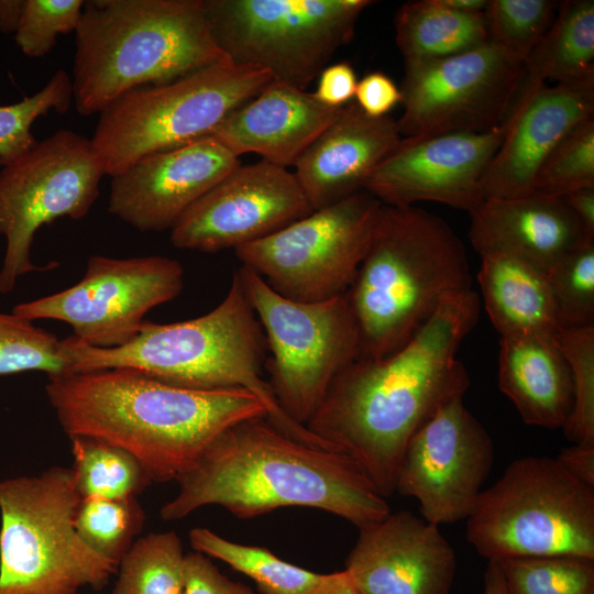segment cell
Returning a JSON list of instances; mask_svg holds the SVG:
<instances>
[{"label": "cell", "instance_id": "6da1fadb", "mask_svg": "<svg viewBox=\"0 0 594 594\" xmlns=\"http://www.w3.org/2000/svg\"><path fill=\"white\" fill-rule=\"evenodd\" d=\"M480 308L472 288L448 296L404 346L383 358H359L339 373L306 424L355 462L383 497L396 493L414 435L468 391L469 374L457 354Z\"/></svg>", "mask_w": 594, "mask_h": 594}, {"label": "cell", "instance_id": "7a4b0ae2", "mask_svg": "<svg viewBox=\"0 0 594 594\" xmlns=\"http://www.w3.org/2000/svg\"><path fill=\"white\" fill-rule=\"evenodd\" d=\"M176 482L177 494L160 510L166 521L208 505L241 519L298 506L328 512L361 529L391 513L355 462L288 437L264 416L224 429Z\"/></svg>", "mask_w": 594, "mask_h": 594}, {"label": "cell", "instance_id": "3957f363", "mask_svg": "<svg viewBox=\"0 0 594 594\" xmlns=\"http://www.w3.org/2000/svg\"><path fill=\"white\" fill-rule=\"evenodd\" d=\"M45 392L64 432L131 452L153 483L177 480L230 426L266 417L242 388L204 391L166 384L130 369L48 377Z\"/></svg>", "mask_w": 594, "mask_h": 594}, {"label": "cell", "instance_id": "277c9868", "mask_svg": "<svg viewBox=\"0 0 594 594\" xmlns=\"http://www.w3.org/2000/svg\"><path fill=\"white\" fill-rule=\"evenodd\" d=\"M62 352L70 373L130 369L179 387L246 389L264 404L267 420L278 430L333 451L283 413L263 378L266 339L238 271L221 302L200 317L172 323L144 321L133 340L117 348L90 346L70 336L62 340Z\"/></svg>", "mask_w": 594, "mask_h": 594}, {"label": "cell", "instance_id": "5b68a950", "mask_svg": "<svg viewBox=\"0 0 594 594\" xmlns=\"http://www.w3.org/2000/svg\"><path fill=\"white\" fill-rule=\"evenodd\" d=\"M226 59L211 36L205 0L85 1L75 31L73 101L82 116L100 113L130 90Z\"/></svg>", "mask_w": 594, "mask_h": 594}, {"label": "cell", "instance_id": "8992f818", "mask_svg": "<svg viewBox=\"0 0 594 594\" xmlns=\"http://www.w3.org/2000/svg\"><path fill=\"white\" fill-rule=\"evenodd\" d=\"M472 288L464 245L439 216L382 206L370 245L346 292L360 358L404 346L448 296Z\"/></svg>", "mask_w": 594, "mask_h": 594}, {"label": "cell", "instance_id": "52a82bcc", "mask_svg": "<svg viewBox=\"0 0 594 594\" xmlns=\"http://www.w3.org/2000/svg\"><path fill=\"white\" fill-rule=\"evenodd\" d=\"M80 499L70 468L0 481V594H76L108 583L118 566L74 527Z\"/></svg>", "mask_w": 594, "mask_h": 594}, {"label": "cell", "instance_id": "ba28073f", "mask_svg": "<svg viewBox=\"0 0 594 594\" xmlns=\"http://www.w3.org/2000/svg\"><path fill=\"white\" fill-rule=\"evenodd\" d=\"M258 67L229 59L174 81L130 90L100 113L90 139L105 174L205 136L271 80Z\"/></svg>", "mask_w": 594, "mask_h": 594}, {"label": "cell", "instance_id": "9c48e42d", "mask_svg": "<svg viewBox=\"0 0 594 594\" xmlns=\"http://www.w3.org/2000/svg\"><path fill=\"white\" fill-rule=\"evenodd\" d=\"M466 540L487 561L574 556L594 560V487L556 458L514 460L482 491Z\"/></svg>", "mask_w": 594, "mask_h": 594}, {"label": "cell", "instance_id": "30bf717a", "mask_svg": "<svg viewBox=\"0 0 594 594\" xmlns=\"http://www.w3.org/2000/svg\"><path fill=\"white\" fill-rule=\"evenodd\" d=\"M370 0H205L217 46L234 64L306 90L354 34Z\"/></svg>", "mask_w": 594, "mask_h": 594}, {"label": "cell", "instance_id": "8fae6325", "mask_svg": "<svg viewBox=\"0 0 594 594\" xmlns=\"http://www.w3.org/2000/svg\"><path fill=\"white\" fill-rule=\"evenodd\" d=\"M263 328L267 383L278 407L306 427L331 383L360 358V332L346 293L301 302L273 290L252 270H238Z\"/></svg>", "mask_w": 594, "mask_h": 594}, {"label": "cell", "instance_id": "7c38bea8", "mask_svg": "<svg viewBox=\"0 0 594 594\" xmlns=\"http://www.w3.org/2000/svg\"><path fill=\"white\" fill-rule=\"evenodd\" d=\"M91 140L61 129L0 170V235L6 252L0 294L20 277L40 271L31 249L36 231L58 218H85L99 196L105 176Z\"/></svg>", "mask_w": 594, "mask_h": 594}, {"label": "cell", "instance_id": "4fadbf2b", "mask_svg": "<svg viewBox=\"0 0 594 594\" xmlns=\"http://www.w3.org/2000/svg\"><path fill=\"white\" fill-rule=\"evenodd\" d=\"M382 206L371 194L360 191L234 252L242 266L285 298L331 299L351 287Z\"/></svg>", "mask_w": 594, "mask_h": 594}, {"label": "cell", "instance_id": "5bb4252c", "mask_svg": "<svg viewBox=\"0 0 594 594\" xmlns=\"http://www.w3.org/2000/svg\"><path fill=\"white\" fill-rule=\"evenodd\" d=\"M525 63L491 41L451 56L404 62L402 138L484 133L505 128Z\"/></svg>", "mask_w": 594, "mask_h": 594}, {"label": "cell", "instance_id": "9a60e30c", "mask_svg": "<svg viewBox=\"0 0 594 594\" xmlns=\"http://www.w3.org/2000/svg\"><path fill=\"white\" fill-rule=\"evenodd\" d=\"M184 274L183 265L166 256L94 255L78 283L20 302L12 312L31 321L65 322L72 327L73 336L87 345L117 348L138 336L151 309L182 293Z\"/></svg>", "mask_w": 594, "mask_h": 594}, {"label": "cell", "instance_id": "2e32d148", "mask_svg": "<svg viewBox=\"0 0 594 594\" xmlns=\"http://www.w3.org/2000/svg\"><path fill=\"white\" fill-rule=\"evenodd\" d=\"M493 462L490 433L458 397L441 406L411 438L396 492L416 498L421 517L430 524L468 519Z\"/></svg>", "mask_w": 594, "mask_h": 594}, {"label": "cell", "instance_id": "e0dca14e", "mask_svg": "<svg viewBox=\"0 0 594 594\" xmlns=\"http://www.w3.org/2000/svg\"><path fill=\"white\" fill-rule=\"evenodd\" d=\"M314 210L295 174L264 160L239 165L170 229L179 249L216 253L260 241Z\"/></svg>", "mask_w": 594, "mask_h": 594}, {"label": "cell", "instance_id": "ac0fdd59", "mask_svg": "<svg viewBox=\"0 0 594 594\" xmlns=\"http://www.w3.org/2000/svg\"><path fill=\"white\" fill-rule=\"evenodd\" d=\"M504 135L505 128L402 138L373 170L364 191L385 206L405 208L435 201L471 213L484 201L481 180Z\"/></svg>", "mask_w": 594, "mask_h": 594}, {"label": "cell", "instance_id": "d6986e66", "mask_svg": "<svg viewBox=\"0 0 594 594\" xmlns=\"http://www.w3.org/2000/svg\"><path fill=\"white\" fill-rule=\"evenodd\" d=\"M240 164L212 135L147 155L111 176L108 210L142 232L170 230Z\"/></svg>", "mask_w": 594, "mask_h": 594}, {"label": "cell", "instance_id": "ffe728a7", "mask_svg": "<svg viewBox=\"0 0 594 594\" xmlns=\"http://www.w3.org/2000/svg\"><path fill=\"white\" fill-rule=\"evenodd\" d=\"M359 531L344 571L360 594H450L458 561L439 526L398 510Z\"/></svg>", "mask_w": 594, "mask_h": 594}, {"label": "cell", "instance_id": "44dd1931", "mask_svg": "<svg viewBox=\"0 0 594 594\" xmlns=\"http://www.w3.org/2000/svg\"><path fill=\"white\" fill-rule=\"evenodd\" d=\"M592 117L594 80L535 85L524 79L503 141L482 177L483 199L532 194L537 173L549 153L575 125Z\"/></svg>", "mask_w": 594, "mask_h": 594}, {"label": "cell", "instance_id": "7402d4cb", "mask_svg": "<svg viewBox=\"0 0 594 594\" xmlns=\"http://www.w3.org/2000/svg\"><path fill=\"white\" fill-rule=\"evenodd\" d=\"M400 140L397 120L369 117L353 100L306 148L293 173L312 210L321 209L364 191Z\"/></svg>", "mask_w": 594, "mask_h": 594}, {"label": "cell", "instance_id": "603a6c76", "mask_svg": "<svg viewBox=\"0 0 594 594\" xmlns=\"http://www.w3.org/2000/svg\"><path fill=\"white\" fill-rule=\"evenodd\" d=\"M470 216L469 238L480 255H510L544 273L594 239L562 198L537 193L484 200Z\"/></svg>", "mask_w": 594, "mask_h": 594}, {"label": "cell", "instance_id": "cb8c5ba5", "mask_svg": "<svg viewBox=\"0 0 594 594\" xmlns=\"http://www.w3.org/2000/svg\"><path fill=\"white\" fill-rule=\"evenodd\" d=\"M342 108L326 107L312 92L272 79L210 135L238 157L254 153L268 163L288 168Z\"/></svg>", "mask_w": 594, "mask_h": 594}, {"label": "cell", "instance_id": "d4e9b609", "mask_svg": "<svg viewBox=\"0 0 594 594\" xmlns=\"http://www.w3.org/2000/svg\"><path fill=\"white\" fill-rule=\"evenodd\" d=\"M498 386L530 426L562 428L573 408L572 374L557 337L501 338Z\"/></svg>", "mask_w": 594, "mask_h": 594}, {"label": "cell", "instance_id": "484cf974", "mask_svg": "<svg viewBox=\"0 0 594 594\" xmlns=\"http://www.w3.org/2000/svg\"><path fill=\"white\" fill-rule=\"evenodd\" d=\"M481 260L477 282L501 338L557 337L561 327L547 273L506 254L487 253Z\"/></svg>", "mask_w": 594, "mask_h": 594}, {"label": "cell", "instance_id": "4316f807", "mask_svg": "<svg viewBox=\"0 0 594 594\" xmlns=\"http://www.w3.org/2000/svg\"><path fill=\"white\" fill-rule=\"evenodd\" d=\"M529 84H582L594 80V1L559 2L556 15L525 61Z\"/></svg>", "mask_w": 594, "mask_h": 594}, {"label": "cell", "instance_id": "83f0119b", "mask_svg": "<svg viewBox=\"0 0 594 594\" xmlns=\"http://www.w3.org/2000/svg\"><path fill=\"white\" fill-rule=\"evenodd\" d=\"M394 26L404 62L451 56L488 41L485 12L457 11L441 0L403 3L395 13Z\"/></svg>", "mask_w": 594, "mask_h": 594}, {"label": "cell", "instance_id": "f1b7e54d", "mask_svg": "<svg viewBox=\"0 0 594 594\" xmlns=\"http://www.w3.org/2000/svg\"><path fill=\"white\" fill-rule=\"evenodd\" d=\"M189 543L194 551L250 578L261 594H309L324 575L282 560L264 547L234 542L205 527L189 531Z\"/></svg>", "mask_w": 594, "mask_h": 594}, {"label": "cell", "instance_id": "f546056e", "mask_svg": "<svg viewBox=\"0 0 594 594\" xmlns=\"http://www.w3.org/2000/svg\"><path fill=\"white\" fill-rule=\"evenodd\" d=\"M75 487L80 498L136 497L153 483L143 464L125 449L90 436H70Z\"/></svg>", "mask_w": 594, "mask_h": 594}, {"label": "cell", "instance_id": "4dcf8cb0", "mask_svg": "<svg viewBox=\"0 0 594 594\" xmlns=\"http://www.w3.org/2000/svg\"><path fill=\"white\" fill-rule=\"evenodd\" d=\"M185 556L175 531L136 538L118 564L112 594H184Z\"/></svg>", "mask_w": 594, "mask_h": 594}, {"label": "cell", "instance_id": "1f68e13d", "mask_svg": "<svg viewBox=\"0 0 594 594\" xmlns=\"http://www.w3.org/2000/svg\"><path fill=\"white\" fill-rule=\"evenodd\" d=\"M145 519L136 497H88L77 505L74 527L87 547L118 566L142 531Z\"/></svg>", "mask_w": 594, "mask_h": 594}, {"label": "cell", "instance_id": "d6a6232c", "mask_svg": "<svg viewBox=\"0 0 594 594\" xmlns=\"http://www.w3.org/2000/svg\"><path fill=\"white\" fill-rule=\"evenodd\" d=\"M508 594H594V560L574 556L494 561Z\"/></svg>", "mask_w": 594, "mask_h": 594}, {"label": "cell", "instance_id": "836d02e7", "mask_svg": "<svg viewBox=\"0 0 594 594\" xmlns=\"http://www.w3.org/2000/svg\"><path fill=\"white\" fill-rule=\"evenodd\" d=\"M28 371L44 372L48 377L69 374L62 340L31 320L0 312V376Z\"/></svg>", "mask_w": 594, "mask_h": 594}, {"label": "cell", "instance_id": "e575fe53", "mask_svg": "<svg viewBox=\"0 0 594 594\" xmlns=\"http://www.w3.org/2000/svg\"><path fill=\"white\" fill-rule=\"evenodd\" d=\"M73 101L72 77L63 69L55 72L45 86L19 102L0 106V161L2 166L29 152L36 143L34 121L55 110L66 113Z\"/></svg>", "mask_w": 594, "mask_h": 594}, {"label": "cell", "instance_id": "d590c367", "mask_svg": "<svg viewBox=\"0 0 594 594\" xmlns=\"http://www.w3.org/2000/svg\"><path fill=\"white\" fill-rule=\"evenodd\" d=\"M547 275L560 327L594 326V239L565 254Z\"/></svg>", "mask_w": 594, "mask_h": 594}, {"label": "cell", "instance_id": "8d00e7d4", "mask_svg": "<svg viewBox=\"0 0 594 594\" xmlns=\"http://www.w3.org/2000/svg\"><path fill=\"white\" fill-rule=\"evenodd\" d=\"M586 187H594V117L575 125L549 153L534 193L562 198Z\"/></svg>", "mask_w": 594, "mask_h": 594}, {"label": "cell", "instance_id": "74e56055", "mask_svg": "<svg viewBox=\"0 0 594 594\" xmlns=\"http://www.w3.org/2000/svg\"><path fill=\"white\" fill-rule=\"evenodd\" d=\"M558 6L552 0H488V41L525 63L550 26Z\"/></svg>", "mask_w": 594, "mask_h": 594}, {"label": "cell", "instance_id": "f35d334b", "mask_svg": "<svg viewBox=\"0 0 594 594\" xmlns=\"http://www.w3.org/2000/svg\"><path fill=\"white\" fill-rule=\"evenodd\" d=\"M558 344L570 366L574 402L562 427L571 443H594V326L560 328Z\"/></svg>", "mask_w": 594, "mask_h": 594}, {"label": "cell", "instance_id": "ab89813d", "mask_svg": "<svg viewBox=\"0 0 594 594\" xmlns=\"http://www.w3.org/2000/svg\"><path fill=\"white\" fill-rule=\"evenodd\" d=\"M84 3L82 0H25L14 33L20 51L31 58L44 57L59 35L77 30Z\"/></svg>", "mask_w": 594, "mask_h": 594}, {"label": "cell", "instance_id": "60d3db41", "mask_svg": "<svg viewBox=\"0 0 594 594\" xmlns=\"http://www.w3.org/2000/svg\"><path fill=\"white\" fill-rule=\"evenodd\" d=\"M184 594H256L249 585L222 574L209 557L193 551L185 556Z\"/></svg>", "mask_w": 594, "mask_h": 594}, {"label": "cell", "instance_id": "b9f144b4", "mask_svg": "<svg viewBox=\"0 0 594 594\" xmlns=\"http://www.w3.org/2000/svg\"><path fill=\"white\" fill-rule=\"evenodd\" d=\"M354 101L366 116L382 118L402 103V91L388 75L375 70L358 80Z\"/></svg>", "mask_w": 594, "mask_h": 594}, {"label": "cell", "instance_id": "7bdbcfd3", "mask_svg": "<svg viewBox=\"0 0 594 594\" xmlns=\"http://www.w3.org/2000/svg\"><path fill=\"white\" fill-rule=\"evenodd\" d=\"M358 78L353 66L339 62L327 66L317 78L314 97L329 108H342L354 100Z\"/></svg>", "mask_w": 594, "mask_h": 594}, {"label": "cell", "instance_id": "ee69618b", "mask_svg": "<svg viewBox=\"0 0 594 594\" xmlns=\"http://www.w3.org/2000/svg\"><path fill=\"white\" fill-rule=\"evenodd\" d=\"M556 460L572 476L594 487V443H572L562 448Z\"/></svg>", "mask_w": 594, "mask_h": 594}, {"label": "cell", "instance_id": "f6af8a7d", "mask_svg": "<svg viewBox=\"0 0 594 594\" xmlns=\"http://www.w3.org/2000/svg\"><path fill=\"white\" fill-rule=\"evenodd\" d=\"M590 237H594V187L573 190L562 197Z\"/></svg>", "mask_w": 594, "mask_h": 594}, {"label": "cell", "instance_id": "bcb514c9", "mask_svg": "<svg viewBox=\"0 0 594 594\" xmlns=\"http://www.w3.org/2000/svg\"><path fill=\"white\" fill-rule=\"evenodd\" d=\"M309 594H360L346 572L324 574L321 582Z\"/></svg>", "mask_w": 594, "mask_h": 594}, {"label": "cell", "instance_id": "7dc6e473", "mask_svg": "<svg viewBox=\"0 0 594 594\" xmlns=\"http://www.w3.org/2000/svg\"><path fill=\"white\" fill-rule=\"evenodd\" d=\"M25 0H0V32L15 33Z\"/></svg>", "mask_w": 594, "mask_h": 594}, {"label": "cell", "instance_id": "c3c4849f", "mask_svg": "<svg viewBox=\"0 0 594 594\" xmlns=\"http://www.w3.org/2000/svg\"><path fill=\"white\" fill-rule=\"evenodd\" d=\"M483 594H508L502 573L494 561H488L483 579Z\"/></svg>", "mask_w": 594, "mask_h": 594}, {"label": "cell", "instance_id": "681fc988", "mask_svg": "<svg viewBox=\"0 0 594 594\" xmlns=\"http://www.w3.org/2000/svg\"><path fill=\"white\" fill-rule=\"evenodd\" d=\"M446 6L465 13L485 12L488 0H441Z\"/></svg>", "mask_w": 594, "mask_h": 594}, {"label": "cell", "instance_id": "f907efd6", "mask_svg": "<svg viewBox=\"0 0 594 594\" xmlns=\"http://www.w3.org/2000/svg\"><path fill=\"white\" fill-rule=\"evenodd\" d=\"M1 166H2V164H1V161H0V167H1Z\"/></svg>", "mask_w": 594, "mask_h": 594}]
</instances>
